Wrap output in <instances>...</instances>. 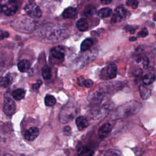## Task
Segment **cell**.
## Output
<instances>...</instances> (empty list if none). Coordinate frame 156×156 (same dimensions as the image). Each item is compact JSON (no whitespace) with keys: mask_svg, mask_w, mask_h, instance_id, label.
I'll list each match as a JSON object with an SVG mask.
<instances>
[{"mask_svg":"<svg viewBox=\"0 0 156 156\" xmlns=\"http://www.w3.org/2000/svg\"><path fill=\"white\" fill-rule=\"evenodd\" d=\"M42 84V82L41 80H38L37 83H35V84H33L32 87L34 89H38L39 88V87H40V85Z\"/></svg>","mask_w":156,"mask_h":156,"instance_id":"obj_36","label":"cell"},{"mask_svg":"<svg viewBox=\"0 0 156 156\" xmlns=\"http://www.w3.org/2000/svg\"><path fill=\"white\" fill-rule=\"evenodd\" d=\"M142 105L136 101H130L119 106L112 115L115 119L128 117L136 114L140 111Z\"/></svg>","mask_w":156,"mask_h":156,"instance_id":"obj_1","label":"cell"},{"mask_svg":"<svg viewBox=\"0 0 156 156\" xmlns=\"http://www.w3.org/2000/svg\"><path fill=\"white\" fill-rule=\"evenodd\" d=\"M148 34H149V32H148V30H147V29L146 28V27H144V28H143V29H141V30L138 33V37H147V35H148Z\"/></svg>","mask_w":156,"mask_h":156,"instance_id":"obj_29","label":"cell"},{"mask_svg":"<svg viewBox=\"0 0 156 156\" xmlns=\"http://www.w3.org/2000/svg\"><path fill=\"white\" fill-rule=\"evenodd\" d=\"M44 103L46 106L52 107L56 103V99L52 95L47 94L44 98Z\"/></svg>","mask_w":156,"mask_h":156,"instance_id":"obj_26","label":"cell"},{"mask_svg":"<svg viewBox=\"0 0 156 156\" xmlns=\"http://www.w3.org/2000/svg\"><path fill=\"white\" fill-rule=\"evenodd\" d=\"M126 13V10L124 7L121 6L117 7L115 9V12L112 16V21L113 23H118L121 21L124 18H125Z\"/></svg>","mask_w":156,"mask_h":156,"instance_id":"obj_9","label":"cell"},{"mask_svg":"<svg viewBox=\"0 0 156 156\" xmlns=\"http://www.w3.org/2000/svg\"><path fill=\"white\" fill-rule=\"evenodd\" d=\"M117 75V66L115 64H110L101 72L103 79H113Z\"/></svg>","mask_w":156,"mask_h":156,"instance_id":"obj_5","label":"cell"},{"mask_svg":"<svg viewBox=\"0 0 156 156\" xmlns=\"http://www.w3.org/2000/svg\"><path fill=\"white\" fill-rule=\"evenodd\" d=\"M108 113V108L107 106L102 105L101 107H96L91 110V115L93 119H97L102 117L105 116Z\"/></svg>","mask_w":156,"mask_h":156,"instance_id":"obj_6","label":"cell"},{"mask_svg":"<svg viewBox=\"0 0 156 156\" xmlns=\"http://www.w3.org/2000/svg\"><path fill=\"white\" fill-rule=\"evenodd\" d=\"M3 110L4 113L6 115L11 116L15 112L16 104L12 99L10 98H6L4 100Z\"/></svg>","mask_w":156,"mask_h":156,"instance_id":"obj_7","label":"cell"},{"mask_svg":"<svg viewBox=\"0 0 156 156\" xmlns=\"http://www.w3.org/2000/svg\"><path fill=\"white\" fill-rule=\"evenodd\" d=\"M96 12V8L92 4H88L87 6H85L83 10L84 15L87 17L92 16Z\"/></svg>","mask_w":156,"mask_h":156,"instance_id":"obj_21","label":"cell"},{"mask_svg":"<svg viewBox=\"0 0 156 156\" xmlns=\"http://www.w3.org/2000/svg\"><path fill=\"white\" fill-rule=\"evenodd\" d=\"M52 55L57 59H62L65 55V51L62 46H57L53 48L51 50Z\"/></svg>","mask_w":156,"mask_h":156,"instance_id":"obj_13","label":"cell"},{"mask_svg":"<svg viewBox=\"0 0 156 156\" xmlns=\"http://www.w3.org/2000/svg\"><path fill=\"white\" fill-rule=\"evenodd\" d=\"M141 62H143V64L144 66H147L149 65V60L148 59V58L146 56L144 57H143L142 58H141Z\"/></svg>","mask_w":156,"mask_h":156,"instance_id":"obj_34","label":"cell"},{"mask_svg":"<svg viewBox=\"0 0 156 156\" xmlns=\"http://www.w3.org/2000/svg\"><path fill=\"white\" fill-rule=\"evenodd\" d=\"M76 124L79 130L82 131L88 126V121L84 116H79L76 119Z\"/></svg>","mask_w":156,"mask_h":156,"instance_id":"obj_14","label":"cell"},{"mask_svg":"<svg viewBox=\"0 0 156 156\" xmlns=\"http://www.w3.org/2000/svg\"><path fill=\"white\" fill-rule=\"evenodd\" d=\"M112 2V1H101V2L102 4H109Z\"/></svg>","mask_w":156,"mask_h":156,"instance_id":"obj_39","label":"cell"},{"mask_svg":"<svg viewBox=\"0 0 156 156\" xmlns=\"http://www.w3.org/2000/svg\"><path fill=\"white\" fill-rule=\"evenodd\" d=\"M12 96L13 98L17 101L21 100L24 98L25 91L23 88H18L13 91Z\"/></svg>","mask_w":156,"mask_h":156,"instance_id":"obj_22","label":"cell"},{"mask_svg":"<svg viewBox=\"0 0 156 156\" xmlns=\"http://www.w3.org/2000/svg\"><path fill=\"white\" fill-rule=\"evenodd\" d=\"M112 14V10L108 7H104L100 9L98 12V16L101 18H107Z\"/></svg>","mask_w":156,"mask_h":156,"instance_id":"obj_24","label":"cell"},{"mask_svg":"<svg viewBox=\"0 0 156 156\" xmlns=\"http://www.w3.org/2000/svg\"><path fill=\"white\" fill-rule=\"evenodd\" d=\"M140 96L143 99H147L151 95V90L144 84H141L139 87Z\"/></svg>","mask_w":156,"mask_h":156,"instance_id":"obj_15","label":"cell"},{"mask_svg":"<svg viewBox=\"0 0 156 156\" xmlns=\"http://www.w3.org/2000/svg\"><path fill=\"white\" fill-rule=\"evenodd\" d=\"M12 78L10 76L7 75L4 77H2L0 80V85L2 87H7L11 85L12 82Z\"/></svg>","mask_w":156,"mask_h":156,"instance_id":"obj_25","label":"cell"},{"mask_svg":"<svg viewBox=\"0 0 156 156\" xmlns=\"http://www.w3.org/2000/svg\"><path fill=\"white\" fill-rule=\"evenodd\" d=\"M119 83V82L116 83L115 82H107L105 83H103L100 86L101 91L103 93L104 91L109 92V91H113L118 90L120 87Z\"/></svg>","mask_w":156,"mask_h":156,"instance_id":"obj_10","label":"cell"},{"mask_svg":"<svg viewBox=\"0 0 156 156\" xmlns=\"http://www.w3.org/2000/svg\"><path fill=\"white\" fill-rule=\"evenodd\" d=\"M0 156H12L10 154H5V153H1L0 152Z\"/></svg>","mask_w":156,"mask_h":156,"instance_id":"obj_40","label":"cell"},{"mask_svg":"<svg viewBox=\"0 0 156 156\" xmlns=\"http://www.w3.org/2000/svg\"><path fill=\"white\" fill-rule=\"evenodd\" d=\"M77 15V10L74 7H69L64 10L62 15L64 18H74Z\"/></svg>","mask_w":156,"mask_h":156,"instance_id":"obj_17","label":"cell"},{"mask_svg":"<svg viewBox=\"0 0 156 156\" xmlns=\"http://www.w3.org/2000/svg\"><path fill=\"white\" fill-rule=\"evenodd\" d=\"M153 19H154V21H156V13H154V14L153 15Z\"/></svg>","mask_w":156,"mask_h":156,"instance_id":"obj_43","label":"cell"},{"mask_svg":"<svg viewBox=\"0 0 156 156\" xmlns=\"http://www.w3.org/2000/svg\"><path fill=\"white\" fill-rule=\"evenodd\" d=\"M124 29L127 31L129 32L130 34H134L135 32V27L134 26H130L127 25L124 27Z\"/></svg>","mask_w":156,"mask_h":156,"instance_id":"obj_31","label":"cell"},{"mask_svg":"<svg viewBox=\"0 0 156 156\" xmlns=\"http://www.w3.org/2000/svg\"><path fill=\"white\" fill-rule=\"evenodd\" d=\"M84 81H85V79L82 77H79L77 78V82L79 86H83Z\"/></svg>","mask_w":156,"mask_h":156,"instance_id":"obj_35","label":"cell"},{"mask_svg":"<svg viewBox=\"0 0 156 156\" xmlns=\"http://www.w3.org/2000/svg\"><path fill=\"white\" fill-rule=\"evenodd\" d=\"M104 156H121V152L116 149H110L105 153Z\"/></svg>","mask_w":156,"mask_h":156,"instance_id":"obj_28","label":"cell"},{"mask_svg":"<svg viewBox=\"0 0 156 156\" xmlns=\"http://www.w3.org/2000/svg\"><path fill=\"white\" fill-rule=\"evenodd\" d=\"M39 135V130L37 127H32L27 129L24 133V138L27 141H34Z\"/></svg>","mask_w":156,"mask_h":156,"instance_id":"obj_11","label":"cell"},{"mask_svg":"<svg viewBox=\"0 0 156 156\" xmlns=\"http://www.w3.org/2000/svg\"><path fill=\"white\" fill-rule=\"evenodd\" d=\"M141 73H142V71H141L140 69H137V70H136V71H135L134 74H135V76H140V75L141 74Z\"/></svg>","mask_w":156,"mask_h":156,"instance_id":"obj_38","label":"cell"},{"mask_svg":"<svg viewBox=\"0 0 156 156\" xmlns=\"http://www.w3.org/2000/svg\"><path fill=\"white\" fill-rule=\"evenodd\" d=\"M76 27L80 31H85L88 28V23L85 18H80L76 22Z\"/></svg>","mask_w":156,"mask_h":156,"instance_id":"obj_19","label":"cell"},{"mask_svg":"<svg viewBox=\"0 0 156 156\" xmlns=\"http://www.w3.org/2000/svg\"><path fill=\"white\" fill-rule=\"evenodd\" d=\"M24 10L30 17L34 19L40 18L42 15V12L40 8L34 3L26 4L24 7Z\"/></svg>","mask_w":156,"mask_h":156,"instance_id":"obj_3","label":"cell"},{"mask_svg":"<svg viewBox=\"0 0 156 156\" xmlns=\"http://www.w3.org/2000/svg\"><path fill=\"white\" fill-rule=\"evenodd\" d=\"M93 84V82L90 79H85L83 82V86H85L86 88H88L91 87Z\"/></svg>","mask_w":156,"mask_h":156,"instance_id":"obj_32","label":"cell"},{"mask_svg":"<svg viewBox=\"0 0 156 156\" xmlns=\"http://www.w3.org/2000/svg\"><path fill=\"white\" fill-rule=\"evenodd\" d=\"M104 98V93L101 91H97L90 93L88 96V101L90 103L95 105H99Z\"/></svg>","mask_w":156,"mask_h":156,"instance_id":"obj_8","label":"cell"},{"mask_svg":"<svg viewBox=\"0 0 156 156\" xmlns=\"http://www.w3.org/2000/svg\"><path fill=\"white\" fill-rule=\"evenodd\" d=\"M129 40L130 41H135V40H136V38H135V37H129Z\"/></svg>","mask_w":156,"mask_h":156,"instance_id":"obj_42","label":"cell"},{"mask_svg":"<svg viewBox=\"0 0 156 156\" xmlns=\"http://www.w3.org/2000/svg\"><path fill=\"white\" fill-rule=\"evenodd\" d=\"M154 46H155V48H156V43H155V44H154Z\"/></svg>","mask_w":156,"mask_h":156,"instance_id":"obj_44","label":"cell"},{"mask_svg":"<svg viewBox=\"0 0 156 156\" xmlns=\"http://www.w3.org/2000/svg\"><path fill=\"white\" fill-rule=\"evenodd\" d=\"M155 79V76L153 73L146 74L143 78V82L145 85H149L153 83Z\"/></svg>","mask_w":156,"mask_h":156,"instance_id":"obj_23","label":"cell"},{"mask_svg":"<svg viewBox=\"0 0 156 156\" xmlns=\"http://www.w3.org/2000/svg\"><path fill=\"white\" fill-rule=\"evenodd\" d=\"M4 65V62L1 58H0V69L2 68V67Z\"/></svg>","mask_w":156,"mask_h":156,"instance_id":"obj_41","label":"cell"},{"mask_svg":"<svg viewBox=\"0 0 156 156\" xmlns=\"http://www.w3.org/2000/svg\"><path fill=\"white\" fill-rule=\"evenodd\" d=\"M77 154L78 156H93V151L87 147L80 146L77 148Z\"/></svg>","mask_w":156,"mask_h":156,"instance_id":"obj_16","label":"cell"},{"mask_svg":"<svg viewBox=\"0 0 156 156\" xmlns=\"http://www.w3.org/2000/svg\"><path fill=\"white\" fill-rule=\"evenodd\" d=\"M77 114V109L72 105H66L61 110L59 120L62 123H67L71 121Z\"/></svg>","mask_w":156,"mask_h":156,"instance_id":"obj_2","label":"cell"},{"mask_svg":"<svg viewBox=\"0 0 156 156\" xmlns=\"http://www.w3.org/2000/svg\"><path fill=\"white\" fill-rule=\"evenodd\" d=\"M41 74L44 79H49L51 77V69L48 66H44L41 70Z\"/></svg>","mask_w":156,"mask_h":156,"instance_id":"obj_27","label":"cell"},{"mask_svg":"<svg viewBox=\"0 0 156 156\" xmlns=\"http://www.w3.org/2000/svg\"><path fill=\"white\" fill-rule=\"evenodd\" d=\"M30 62L27 60H24V59L21 60L18 63V68L19 71L21 73H24L27 71L30 68Z\"/></svg>","mask_w":156,"mask_h":156,"instance_id":"obj_18","label":"cell"},{"mask_svg":"<svg viewBox=\"0 0 156 156\" xmlns=\"http://www.w3.org/2000/svg\"><path fill=\"white\" fill-rule=\"evenodd\" d=\"M63 132L66 135H69L71 133V128L69 126H66L63 129Z\"/></svg>","mask_w":156,"mask_h":156,"instance_id":"obj_37","label":"cell"},{"mask_svg":"<svg viewBox=\"0 0 156 156\" xmlns=\"http://www.w3.org/2000/svg\"><path fill=\"white\" fill-rule=\"evenodd\" d=\"M93 44V40L91 38H86L80 44L81 51L82 52L87 51L92 46Z\"/></svg>","mask_w":156,"mask_h":156,"instance_id":"obj_20","label":"cell"},{"mask_svg":"<svg viewBox=\"0 0 156 156\" xmlns=\"http://www.w3.org/2000/svg\"><path fill=\"white\" fill-rule=\"evenodd\" d=\"M112 126L110 123L104 124L98 130V136L100 138L103 139L107 136V135L110 133L112 130Z\"/></svg>","mask_w":156,"mask_h":156,"instance_id":"obj_12","label":"cell"},{"mask_svg":"<svg viewBox=\"0 0 156 156\" xmlns=\"http://www.w3.org/2000/svg\"><path fill=\"white\" fill-rule=\"evenodd\" d=\"M126 4L127 5L131 6L133 9H136L138 5L139 2L138 1H127L126 2Z\"/></svg>","mask_w":156,"mask_h":156,"instance_id":"obj_30","label":"cell"},{"mask_svg":"<svg viewBox=\"0 0 156 156\" xmlns=\"http://www.w3.org/2000/svg\"><path fill=\"white\" fill-rule=\"evenodd\" d=\"M9 37V34L6 31H2L0 30V40H2L5 38Z\"/></svg>","mask_w":156,"mask_h":156,"instance_id":"obj_33","label":"cell"},{"mask_svg":"<svg viewBox=\"0 0 156 156\" xmlns=\"http://www.w3.org/2000/svg\"><path fill=\"white\" fill-rule=\"evenodd\" d=\"M9 5L5 4H0V13H3L7 16L13 15L18 10V6L13 1H9Z\"/></svg>","mask_w":156,"mask_h":156,"instance_id":"obj_4","label":"cell"}]
</instances>
